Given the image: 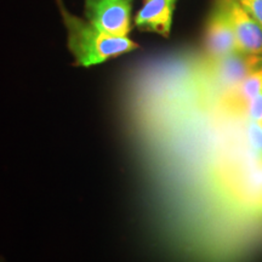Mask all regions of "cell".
I'll return each mask as SVG.
<instances>
[{
    "mask_svg": "<svg viewBox=\"0 0 262 262\" xmlns=\"http://www.w3.org/2000/svg\"><path fill=\"white\" fill-rule=\"evenodd\" d=\"M133 0H86L85 16L95 27L113 37H127Z\"/></svg>",
    "mask_w": 262,
    "mask_h": 262,
    "instance_id": "7a4b0ae2",
    "label": "cell"
},
{
    "mask_svg": "<svg viewBox=\"0 0 262 262\" xmlns=\"http://www.w3.org/2000/svg\"><path fill=\"white\" fill-rule=\"evenodd\" d=\"M232 90H234V100L239 103L248 104L254 97L262 93V67L251 72Z\"/></svg>",
    "mask_w": 262,
    "mask_h": 262,
    "instance_id": "52a82bcc",
    "label": "cell"
},
{
    "mask_svg": "<svg viewBox=\"0 0 262 262\" xmlns=\"http://www.w3.org/2000/svg\"><path fill=\"white\" fill-rule=\"evenodd\" d=\"M215 67L216 80L227 88H233L241 83L251 72L262 67V56L235 54L219 58Z\"/></svg>",
    "mask_w": 262,
    "mask_h": 262,
    "instance_id": "5b68a950",
    "label": "cell"
},
{
    "mask_svg": "<svg viewBox=\"0 0 262 262\" xmlns=\"http://www.w3.org/2000/svg\"><path fill=\"white\" fill-rule=\"evenodd\" d=\"M247 110L250 122L262 124V93L247 104Z\"/></svg>",
    "mask_w": 262,
    "mask_h": 262,
    "instance_id": "30bf717a",
    "label": "cell"
},
{
    "mask_svg": "<svg viewBox=\"0 0 262 262\" xmlns=\"http://www.w3.org/2000/svg\"><path fill=\"white\" fill-rule=\"evenodd\" d=\"M205 45L210 56L215 60L238 52L235 34L228 18L224 0H219L216 3L209 17L205 33Z\"/></svg>",
    "mask_w": 262,
    "mask_h": 262,
    "instance_id": "3957f363",
    "label": "cell"
},
{
    "mask_svg": "<svg viewBox=\"0 0 262 262\" xmlns=\"http://www.w3.org/2000/svg\"><path fill=\"white\" fill-rule=\"evenodd\" d=\"M262 28V0H237Z\"/></svg>",
    "mask_w": 262,
    "mask_h": 262,
    "instance_id": "9c48e42d",
    "label": "cell"
},
{
    "mask_svg": "<svg viewBox=\"0 0 262 262\" xmlns=\"http://www.w3.org/2000/svg\"><path fill=\"white\" fill-rule=\"evenodd\" d=\"M247 133L250 146L262 156V124L249 122Z\"/></svg>",
    "mask_w": 262,
    "mask_h": 262,
    "instance_id": "ba28073f",
    "label": "cell"
},
{
    "mask_svg": "<svg viewBox=\"0 0 262 262\" xmlns=\"http://www.w3.org/2000/svg\"><path fill=\"white\" fill-rule=\"evenodd\" d=\"M239 54L262 56V28L237 0H224Z\"/></svg>",
    "mask_w": 262,
    "mask_h": 262,
    "instance_id": "277c9868",
    "label": "cell"
},
{
    "mask_svg": "<svg viewBox=\"0 0 262 262\" xmlns=\"http://www.w3.org/2000/svg\"><path fill=\"white\" fill-rule=\"evenodd\" d=\"M176 0H146L135 18V25L143 31L168 37L172 25Z\"/></svg>",
    "mask_w": 262,
    "mask_h": 262,
    "instance_id": "8992f818",
    "label": "cell"
},
{
    "mask_svg": "<svg viewBox=\"0 0 262 262\" xmlns=\"http://www.w3.org/2000/svg\"><path fill=\"white\" fill-rule=\"evenodd\" d=\"M63 24L68 32V48L78 66L91 67L127 54L137 45L127 37H113L91 25L88 19L72 15L58 0Z\"/></svg>",
    "mask_w": 262,
    "mask_h": 262,
    "instance_id": "6da1fadb",
    "label": "cell"
}]
</instances>
